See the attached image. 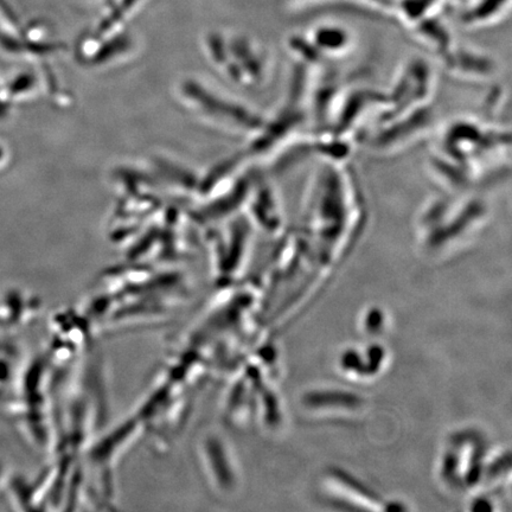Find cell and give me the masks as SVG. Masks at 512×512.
I'll list each match as a JSON object with an SVG mask.
<instances>
[{
    "label": "cell",
    "mask_w": 512,
    "mask_h": 512,
    "mask_svg": "<svg viewBox=\"0 0 512 512\" xmlns=\"http://www.w3.org/2000/svg\"><path fill=\"white\" fill-rule=\"evenodd\" d=\"M350 40L347 31L336 27L319 28L313 35V42L310 44L313 48L309 49V57L319 56L322 53H338L348 47ZM307 57V59H309Z\"/></svg>",
    "instance_id": "cell-1"
},
{
    "label": "cell",
    "mask_w": 512,
    "mask_h": 512,
    "mask_svg": "<svg viewBox=\"0 0 512 512\" xmlns=\"http://www.w3.org/2000/svg\"><path fill=\"white\" fill-rule=\"evenodd\" d=\"M507 3L508 0H480L479 3L464 14L463 22L466 24H479L489 21V19L495 17Z\"/></svg>",
    "instance_id": "cell-2"
},
{
    "label": "cell",
    "mask_w": 512,
    "mask_h": 512,
    "mask_svg": "<svg viewBox=\"0 0 512 512\" xmlns=\"http://www.w3.org/2000/svg\"><path fill=\"white\" fill-rule=\"evenodd\" d=\"M437 2V0H405L402 3V9L406 15L411 18H421Z\"/></svg>",
    "instance_id": "cell-3"
}]
</instances>
